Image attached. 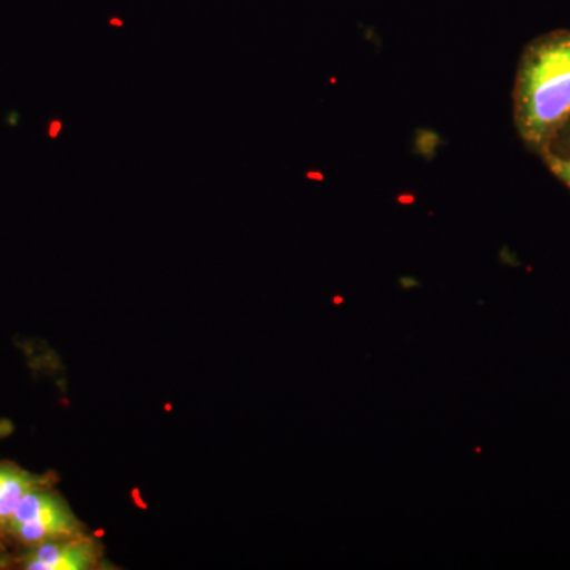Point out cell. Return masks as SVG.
Here are the masks:
<instances>
[{
	"mask_svg": "<svg viewBox=\"0 0 570 570\" xmlns=\"http://www.w3.org/2000/svg\"><path fill=\"white\" fill-rule=\"evenodd\" d=\"M513 116L521 140L539 154L570 119V29L546 33L521 56Z\"/></svg>",
	"mask_w": 570,
	"mask_h": 570,
	"instance_id": "6da1fadb",
	"label": "cell"
},
{
	"mask_svg": "<svg viewBox=\"0 0 570 570\" xmlns=\"http://www.w3.org/2000/svg\"><path fill=\"white\" fill-rule=\"evenodd\" d=\"M55 487L31 491L22 499L3 528L2 540L6 546L13 543L18 549H24L51 540L88 534L86 524Z\"/></svg>",
	"mask_w": 570,
	"mask_h": 570,
	"instance_id": "7a4b0ae2",
	"label": "cell"
},
{
	"mask_svg": "<svg viewBox=\"0 0 570 570\" xmlns=\"http://www.w3.org/2000/svg\"><path fill=\"white\" fill-rule=\"evenodd\" d=\"M13 557L14 568L24 570H96L102 569L104 547L85 534L24 547Z\"/></svg>",
	"mask_w": 570,
	"mask_h": 570,
	"instance_id": "3957f363",
	"label": "cell"
},
{
	"mask_svg": "<svg viewBox=\"0 0 570 570\" xmlns=\"http://www.w3.org/2000/svg\"><path fill=\"white\" fill-rule=\"evenodd\" d=\"M55 474H37L13 461H0V538L22 499L31 491L55 487Z\"/></svg>",
	"mask_w": 570,
	"mask_h": 570,
	"instance_id": "277c9868",
	"label": "cell"
},
{
	"mask_svg": "<svg viewBox=\"0 0 570 570\" xmlns=\"http://www.w3.org/2000/svg\"><path fill=\"white\" fill-rule=\"evenodd\" d=\"M543 157H546L551 174L570 189V157L554 156V154H546Z\"/></svg>",
	"mask_w": 570,
	"mask_h": 570,
	"instance_id": "5b68a950",
	"label": "cell"
},
{
	"mask_svg": "<svg viewBox=\"0 0 570 570\" xmlns=\"http://www.w3.org/2000/svg\"><path fill=\"white\" fill-rule=\"evenodd\" d=\"M558 142H562V146H564V151L562 153H547V154H554V156L560 157H570V119L568 122H566V126L562 127L560 130V134L557 135V138H554V141L551 142V146L558 145ZM550 146V148H551Z\"/></svg>",
	"mask_w": 570,
	"mask_h": 570,
	"instance_id": "8992f818",
	"label": "cell"
},
{
	"mask_svg": "<svg viewBox=\"0 0 570 570\" xmlns=\"http://www.w3.org/2000/svg\"><path fill=\"white\" fill-rule=\"evenodd\" d=\"M14 568V557L7 549L6 543L0 542V570Z\"/></svg>",
	"mask_w": 570,
	"mask_h": 570,
	"instance_id": "52a82bcc",
	"label": "cell"
},
{
	"mask_svg": "<svg viewBox=\"0 0 570 570\" xmlns=\"http://www.w3.org/2000/svg\"><path fill=\"white\" fill-rule=\"evenodd\" d=\"M13 433V423L10 420H0V441Z\"/></svg>",
	"mask_w": 570,
	"mask_h": 570,
	"instance_id": "ba28073f",
	"label": "cell"
},
{
	"mask_svg": "<svg viewBox=\"0 0 570 570\" xmlns=\"http://www.w3.org/2000/svg\"><path fill=\"white\" fill-rule=\"evenodd\" d=\"M0 542L6 543V542H3L2 538H0Z\"/></svg>",
	"mask_w": 570,
	"mask_h": 570,
	"instance_id": "9c48e42d",
	"label": "cell"
}]
</instances>
